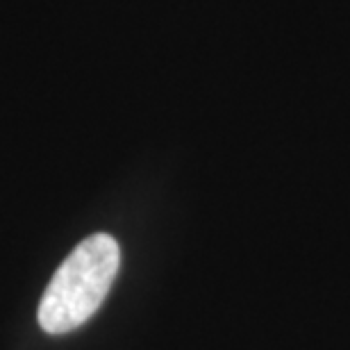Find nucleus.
<instances>
[{
	"instance_id": "f257e3e1",
	"label": "nucleus",
	"mask_w": 350,
	"mask_h": 350,
	"mask_svg": "<svg viewBox=\"0 0 350 350\" xmlns=\"http://www.w3.org/2000/svg\"><path fill=\"white\" fill-rule=\"evenodd\" d=\"M121 264L114 237H87L53 275L39 305V323L48 334H64L94 317L109 293Z\"/></svg>"
}]
</instances>
